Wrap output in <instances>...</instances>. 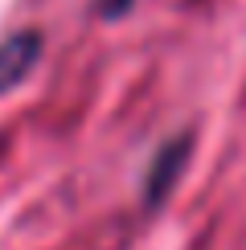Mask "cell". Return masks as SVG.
Masks as SVG:
<instances>
[{"label":"cell","instance_id":"7a4b0ae2","mask_svg":"<svg viewBox=\"0 0 246 250\" xmlns=\"http://www.w3.org/2000/svg\"><path fill=\"white\" fill-rule=\"evenodd\" d=\"M184 152H189V144H184V140L168 144V148L160 152V160H156V176H152V185H148V201H160L164 185H168V181H177V168H181Z\"/></svg>","mask_w":246,"mask_h":250},{"label":"cell","instance_id":"6da1fadb","mask_svg":"<svg viewBox=\"0 0 246 250\" xmlns=\"http://www.w3.org/2000/svg\"><path fill=\"white\" fill-rule=\"evenodd\" d=\"M37 58H41V37L33 33V29H29V33L4 37L0 41V90L17 86V82L37 66Z\"/></svg>","mask_w":246,"mask_h":250},{"label":"cell","instance_id":"3957f363","mask_svg":"<svg viewBox=\"0 0 246 250\" xmlns=\"http://www.w3.org/2000/svg\"><path fill=\"white\" fill-rule=\"evenodd\" d=\"M127 4H131V0H102V13H107V17H119Z\"/></svg>","mask_w":246,"mask_h":250}]
</instances>
